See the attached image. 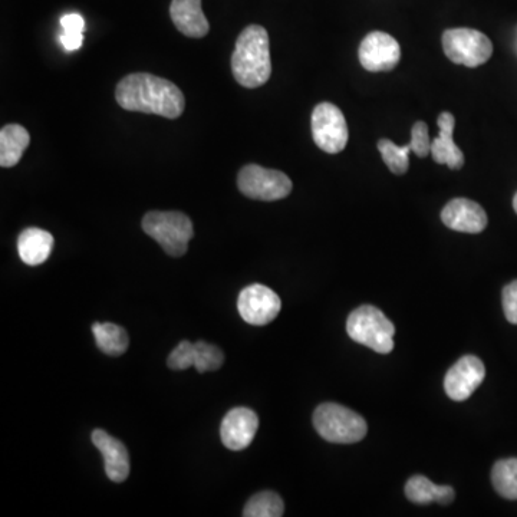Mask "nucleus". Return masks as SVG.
<instances>
[{
  "mask_svg": "<svg viewBox=\"0 0 517 517\" xmlns=\"http://www.w3.org/2000/svg\"><path fill=\"white\" fill-rule=\"evenodd\" d=\"M115 98L123 110L156 114L170 120L179 118L186 107L183 92L177 85L144 72L121 79Z\"/></svg>",
  "mask_w": 517,
  "mask_h": 517,
  "instance_id": "f257e3e1",
  "label": "nucleus"
},
{
  "mask_svg": "<svg viewBox=\"0 0 517 517\" xmlns=\"http://www.w3.org/2000/svg\"><path fill=\"white\" fill-rule=\"evenodd\" d=\"M233 77L242 87L259 88L272 75L269 35L263 26L250 25L237 38L232 55Z\"/></svg>",
  "mask_w": 517,
  "mask_h": 517,
  "instance_id": "f03ea898",
  "label": "nucleus"
},
{
  "mask_svg": "<svg viewBox=\"0 0 517 517\" xmlns=\"http://www.w3.org/2000/svg\"><path fill=\"white\" fill-rule=\"evenodd\" d=\"M347 332L352 341L371 348L378 354H390L394 349L395 326L372 305H362L348 316Z\"/></svg>",
  "mask_w": 517,
  "mask_h": 517,
  "instance_id": "7ed1b4c3",
  "label": "nucleus"
},
{
  "mask_svg": "<svg viewBox=\"0 0 517 517\" xmlns=\"http://www.w3.org/2000/svg\"><path fill=\"white\" fill-rule=\"evenodd\" d=\"M314 426L322 439L335 444L358 443L367 436V423L344 405L326 403L314 413Z\"/></svg>",
  "mask_w": 517,
  "mask_h": 517,
  "instance_id": "20e7f679",
  "label": "nucleus"
},
{
  "mask_svg": "<svg viewBox=\"0 0 517 517\" xmlns=\"http://www.w3.org/2000/svg\"><path fill=\"white\" fill-rule=\"evenodd\" d=\"M143 230L173 258H181L187 252L194 236L192 220L180 212L147 213Z\"/></svg>",
  "mask_w": 517,
  "mask_h": 517,
  "instance_id": "39448f33",
  "label": "nucleus"
},
{
  "mask_svg": "<svg viewBox=\"0 0 517 517\" xmlns=\"http://www.w3.org/2000/svg\"><path fill=\"white\" fill-rule=\"evenodd\" d=\"M444 54L451 62L477 68L486 64L493 55L490 39L476 29H449L443 34Z\"/></svg>",
  "mask_w": 517,
  "mask_h": 517,
  "instance_id": "423d86ee",
  "label": "nucleus"
},
{
  "mask_svg": "<svg viewBox=\"0 0 517 517\" xmlns=\"http://www.w3.org/2000/svg\"><path fill=\"white\" fill-rule=\"evenodd\" d=\"M237 186L249 199L262 202H276L292 192V181L285 173L263 169L256 164H249L240 170Z\"/></svg>",
  "mask_w": 517,
  "mask_h": 517,
  "instance_id": "0eeeda50",
  "label": "nucleus"
},
{
  "mask_svg": "<svg viewBox=\"0 0 517 517\" xmlns=\"http://www.w3.org/2000/svg\"><path fill=\"white\" fill-rule=\"evenodd\" d=\"M312 135L316 146L325 153H341L347 147L349 137L342 111L329 102L316 105L312 113Z\"/></svg>",
  "mask_w": 517,
  "mask_h": 517,
  "instance_id": "6e6552de",
  "label": "nucleus"
},
{
  "mask_svg": "<svg viewBox=\"0 0 517 517\" xmlns=\"http://www.w3.org/2000/svg\"><path fill=\"white\" fill-rule=\"evenodd\" d=\"M237 309L243 321L253 326H265L275 321L282 309L281 298L268 286L250 285L240 292Z\"/></svg>",
  "mask_w": 517,
  "mask_h": 517,
  "instance_id": "1a4fd4ad",
  "label": "nucleus"
},
{
  "mask_svg": "<svg viewBox=\"0 0 517 517\" xmlns=\"http://www.w3.org/2000/svg\"><path fill=\"white\" fill-rule=\"evenodd\" d=\"M362 67L370 72L391 71L401 58L400 44L384 32H371L361 42L358 52Z\"/></svg>",
  "mask_w": 517,
  "mask_h": 517,
  "instance_id": "9d476101",
  "label": "nucleus"
},
{
  "mask_svg": "<svg viewBox=\"0 0 517 517\" xmlns=\"http://www.w3.org/2000/svg\"><path fill=\"white\" fill-rule=\"evenodd\" d=\"M486 377L482 360L474 355L460 358L444 378V390L454 401H464L480 387Z\"/></svg>",
  "mask_w": 517,
  "mask_h": 517,
  "instance_id": "9b49d317",
  "label": "nucleus"
},
{
  "mask_svg": "<svg viewBox=\"0 0 517 517\" xmlns=\"http://www.w3.org/2000/svg\"><path fill=\"white\" fill-rule=\"evenodd\" d=\"M259 430V417L246 407L230 410L220 426V437L227 449L242 451L248 449Z\"/></svg>",
  "mask_w": 517,
  "mask_h": 517,
  "instance_id": "f8f14e48",
  "label": "nucleus"
},
{
  "mask_svg": "<svg viewBox=\"0 0 517 517\" xmlns=\"http://www.w3.org/2000/svg\"><path fill=\"white\" fill-rule=\"evenodd\" d=\"M444 225L456 232L477 235L486 229L487 214L479 203L469 199H454L441 212Z\"/></svg>",
  "mask_w": 517,
  "mask_h": 517,
  "instance_id": "ddd939ff",
  "label": "nucleus"
},
{
  "mask_svg": "<svg viewBox=\"0 0 517 517\" xmlns=\"http://www.w3.org/2000/svg\"><path fill=\"white\" fill-rule=\"evenodd\" d=\"M92 443L104 457L108 479L115 483L125 482L130 476V456L127 447L104 430H95L92 433Z\"/></svg>",
  "mask_w": 517,
  "mask_h": 517,
  "instance_id": "4468645a",
  "label": "nucleus"
},
{
  "mask_svg": "<svg viewBox=\"0 0 517 517\" xmlns=\"http://www.w3.org/2000/svg\"><path fill=\"white\" fill-rule=\"evenodd\" d=\"M170 16L174 26L189 38H204L209 34L210 25L203 13L202 0H173Z\"/></svg>",
  "mask_w": 517,
  "mask_h": 517,
  "instance_id": "2eb2a0df",
  "label": "nucleus"
},
{
  "mask_svg": "<svg viewBox=\"0 0 517 517\" xmlns=\"http://www.w3.org/2000/svg\"><path fill=\"white\" fill-rule=\"evenodd\" d=\"M456 118L450 113H441L439 117L440 135L431 143L434 161L447 164L451 170H460L464 166V156L454 143L453 133Z\"/></svg>",
  "mask_w": 517,
  "mask_h": 517,
  "instance_id": "dca6fc26",
  "label": "nucleus"
},
{
  "mask_svg": "<svg viewBox=\"0 0 517 517\" xmlns=\"http://www.w3.org/2000/svg\"><path fill=\"white\" fill-rule=\"evenodd\" d=\"M52 249L54 236L38 227H29L18 237V253L26 265H42L51 256Z\"/></svg>",
  "mask_w": 517,
  "mask_h": 517,
  "instance_id": "f3484780",
  "label": "nucleus"
},
{
  "mask_svg": "<svg viewBox=\"0 0 517 517\" xmlns=\"http://www.w3.org/2000/svg\"><path fill=\"white\" fill-rule=\"evenodd\" d=\"M405 496L417 505H430L437 502L440 505H450L456 493L453 487L437 486L426 476H414L405 484Z\"/></svg>",
  "mask_w": 517,
  "mask_h": 517,
  "instance_id": "a211bd4d",
  "label": "nucleus"
},
{
  "mask_svg": "<svg viewBox=\"0 0 517 517\" xmlns=\"http://www.w3.org/2000/svg\"><path fill=\"white\" fill-rule=\"evenodd\" d=\"M31 143V135L18 124H9L0 130V166H16Z\"/></svg>",
  "mask_w": 517,
  "mask_h": 517,
  "instance_id": "6ab92c4d",
  "label": "nucleus"
},
{
  "mask_svg": "<svg viewBox=\"0 0 517 517\" xmlns=\"http://www.w3.org/2000/svg\"><path fill=\"white\" fill-rule=\"evenodd\" d=\"M92 334H94L97 347L101 349L104 354L111 355V357H120L125 354V351L130 345V338L127 332L121 326L110 324L92 325Z\"/></svg>",
  "mask_w": 517,
  "mask_h": 517,
  "instance_id": "aec40b11",
  "label": "nucleus"
},
{
  "mask_svg": "<svg viewBox=\"0 0 517 517\" xmlns=\"http://www.w3.org/2000/svg\"><path fill=\"white\" fill-rule=\"evenodd\" d=\"M496 492L507 500H517V459L497 461L492 470Z\"/></svg>",
  "mask_w": 517,
  "mask_h": 517,
  "instance_id": "412c9836",
  "label": "nucleus"
},
{
  "mask_svg": "<svg viewBox=\"0 0 517 517\" xmlns=\"http://www.w3.org/2000/svg\"><path fill=\"white\" fill-rule=\"evenodd\" d=\"M285 513L282 497L273 492L258 493L246 503L245 517H281Z\"/></svg>",
  "mask_w": 517,
  "mask_h": 517,
  "instance_id": "4be33fe9",
  "label": "nucleus"
},
{
  "mask_svg": "<svg viewBox=\"0 0 517 517\" xmlns=\"http://www.w3.org/2000/svg\"><path fill=\"white\" fill-rule=\"evenodd\" d=\"M378 150L383 156L384 163L394 174L407 173L408 167H410V151H413L411 144L398 147L391 140H381L378 143Z\"/></svg>",
  "mask_w": 517,
  "mask_h": 517,
  "instance_id": "5701e85b",
  "label": "nucleus"
},
{
  "mask_svg": "<svg viewBox=\"0 0 517 517\" xmlns=\"http://www.w3.org/2000/svg\"><path fill=\"white\" fill-rule=\"evenodd\" d=\"M196 348V355H194V368L200 374L204 372L216 371L222 367L225 362V354L222 349L216 345L207 344L204 341L194 342Z\"/></svg>",
  "mask_w": 517,
  "mask_h": 517,
  "instance_id": "b1692460",
  "label": "nucleus"
},
{
  "mask_svg": "<svg viewBox=\"0 0 517 517\" xmlns=\"http://www.w3.org/2000/svg\"><path fill=\"white\" fill-rule=\"evenodd\" d=\"M194 355H196L194 342H180L171 352L167 365L174 371L187 370V368L194 367Z\"/></svg>",
  "mask_w": 517,
  "mask_h": 517,
  "instance_id": "393cba45",
  "label": "nucleus"
},
{
  "mask_svg": "<svg viewBox=\"0 0 517 517\" xmlns=\"http://www.w3.org/2000/svg\"><path fill=\"white\" fill-rule=\"evenodd\" d=\"M411 148L417 157L424 158L431 153V141L428 137V127L423 121L414 124L413 133H411Z\"/></svg>",
  "mask_w": 517,
  "mask_h": 517,
  "instance_id": "a878e982",
  "label": "nucleus"
},
{
  "mask_svg": "<svg viewBox=\"0 0 517 517\" xmlns=\"http://www.w3.org/2000/svg\"><path fill=\"white\" fill-rule=\"evenodd\" d=\"M503 311L510 324L517 325V281L503 289Z\"/></svg>",
  "mask_w": 517,
  "mask_h": 517,
  "instance_id": "bb28decb",
  "label": "nucleus"
},
{
  "mask_svg": "<svg viewBox=\"0 0 517 517\" xmlns=\"http://www.w3.org/2000/svg\"><path fill=\"white\" fill-rule=\"evenodd\" d=\"M61 25L65 32H82L84 34L85 21L79 13H68V15L62 16Z\"/></svg>",
  "mask_w": 517,
  "mask_h": 517,
  "instance_id": "cd10ccee",
  "label": "nucleus"
},
{
  "mask_svg": "<svg viewBox=\"0 0 517 517\" xmlns=\"http://www.w3.org/2000/svg\"><path fill=\"white\" fill-rule=\"evenodd\" d=\"M61 44L67 51H78L84 44V34L82 32H65L61 36Z\"/></svg>",
  "mask_w": 517,
  "mask_h": 517,
  "instance_id": "c85d7f7f",
  "label": "nucleus"
},
{
  "mask_svg": "<svg viewBox=\"0 0 517 517\" xmlns=\"http://www.w3.org/2000/svg\"><path fill=\"white\" fill-rule=\"evenodd\" d=\"M513 209H515V212L517 213V193L515 199H513Z\"/></svg>",
  "mask_w": 517,
  "mask_h": 517,
  "instance_id": "c756f323",
  "label": "nucleus"
}]
</instances>
